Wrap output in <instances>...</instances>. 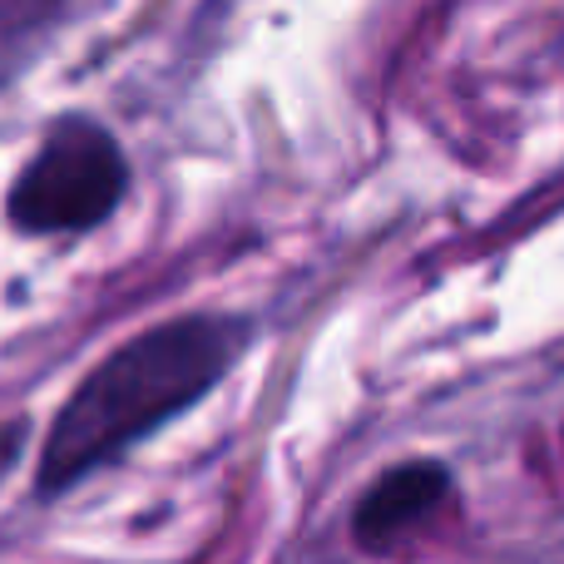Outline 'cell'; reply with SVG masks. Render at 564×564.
Returning a JSON list of instances; mask_svg holds the SVG:
<instances>
[{
    "mask_svg": "<svg viewBox=\"0 0 564 564\" xmlns=\"http://www.w3.org/2000/svg\"><path fill=\"white\" fill-rule=\"evenodd\" d=\"M253 347L243 312H178L119 341L59 401L35 460V500H59L119 466L139 441L204 406Z\"/></svg>",
    "mask_w": 564,
    "mask_h": 564,
    "instance_id": "cell-1",
    "label": "cell"
},
{
    "mask_svg": "<svg viewBox=\"0 0 564 564\" xmlns=\"http://www.w3.org/2000/svg\"><path fill=\"white\" fill-rule=\"evenodd\" d=\"M25 446H30V421L25 416H10L0 421V486L15 476V466L25 460Z\"/></svg>",
    "mask_w": 564,
    "mask_h": 564,
    "instance_id": "cell-5",
    "label": "cell"
},
{
    "mask_svg": "<svg viewBox=\"0 0 564 564\" xmlns=\"http://www.w3.org/2000/svg\"><path fill=\"white\" fill-rule=\"evenodd\" d=\"M129 198V154L99 119L59 115L6 188V224L20 238L95 234Z\"/></svg>",
    "mask_w": 564,
    "mask_h": 564,
    "instance_id": "cell-2",
    "label": "cell"
},
{
    "mask_svg": "<svg viewBox=\"0 0 564 564\" xmlns=\"http://www.w3.org/2000/svg\"><path fill=\"white\" fill-rule=\"evenodd\" d=\"M451 496V470L441 460H406L391 466L361 490L351 510V540L367 555H387L397 540H406L416 525H426Z\"/></svg>",
    "mask_w": 564,
    "mask_h": 564,
    "instance_id": "cell-3",
    "label": "cell"
},
{
    "mask_svg": "<svg viewBox=\"0 0 564 564\" xmlns=\"http://www.w3.org/2000/svg\"><path fill=\"white\" fill-rule=\"evenodd\" d=\"M55 0H0V89L30 65Z\"/></svg>",
    "mask_w": 564,
    "mask_h": 564,
    "instance_id": "cell-4",
    "label": "cell"
}]
</instances>
